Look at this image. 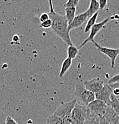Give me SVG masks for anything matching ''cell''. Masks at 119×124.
Masks as SVG:
<instances>
[{
	"mask_svg": "<svg viewBox=\"0 0 119 124\" xmlns=\"http://www.w3.org/2000/svg\"><path fill=\"white\" fill-rule=\"evenodd\" d=\"M6 124H18L17 122L14 119L13 117H11V116H8L6 117Z\"/></svg>",
	"mask_w": 119,
	"mask_h": 124,
	"instance_id": "cell-25",
	"label": "cell"
},
{
	"mask_svg": "<svg viewBox=\"0 0 119 124\" xmlns=\"http://www.w3.org/2000/svg\"><path fill=\"white\" fill-rule=\"evenodd\" d=\"M112 94L114 95H116V97L117 95H119V88H115L113 89V92H112Z\"/></svg>",
	"mask_w": 119,
	"mask_h": 124,
	"instance_id": "cell-28",
	"label": "cell"
},
{
	"mask_svg": "<svg viewBox=\"0 0 119 124\" xmlns=\"http://www.w3.org/2000/svg\"><path fill=\"white\" fill-rule=\"evenodd\" d=\"M113 89L108 84L104 85L101 91L95 94V99L101 100L107 104L108 106H110L111 96L112 94Z\"/></svg>",
	"mask_w": 119,
	"mask_h": 124,
	"instance_id": "cell-9",
	"label": "cell"
},
{
	"mask_svg": "<svg viewBox=\"0 0 119 124\" xmlns=\"http://www.w3.org/2000/svg\"><path fill=\"white\" fill-rule=\"evenodd\" d=\"M50 19V17H49V15L48 13H42L41 15H40L39 20L40 22L41 23L44 22L46 21V20Z\"/></svg>",
	"mask_w": 119,
	"mask_h": 124,
	"instance_id": "cell-23",
	"label": "cell"
},
{
	"mask_svg": "<svg viewBox=\"0 0 119 124\" xmlns=\"http://www.w3.org/2000/svg\"><path fill=\"white\" fill-rule=\"evenodd\" d=\"M83 84L86 90L94 94L101 91L104 86L103 80L99 77L95 78L89 81H84Z\"/></svg>",
	"mask_w": 119,
	"mask_h": 124,
	"instance_id": "cell-8",
	"label": "cell"
},
{
	"mask_svg": "<svg viewBox=\"0 0 119 124\" xmlns=\"http://www.w3.org/2000/svg\"><path fill=\"white\" fill-rule=\"evenodd\" d=\"M89 113L90 111L87 106L77 102L71 115V124H83Z\"/></svg>",
	"mask_w": 119,
	"mask_h": 124,
	"instance_id": "cell-2",
	"label": "cell"
},
{
	"mask_svg": "<svg viewBox=\"0 0 119 124\" xmlns=\"http://www.w3.org/2000/svg\"><path fill=\"white\" fill-rule=\"evenodd\" d=\"M79 3L78 0H69L67 1V3L65 4V8L71 7V8H76Z\"/></svg>",
	"mask_w": 119,
	"mask_h": 124,
	"instance_id": "cell-20",
	"label": "cell"
},
{
	"mask_svg": "<svg viewBox=\"0 0 119 124\" xmlns=\"http://www.w3.org/2000/svg\"><path fill=\"white\" fill-rule=\"evenodd\" d=\"M99 124H110L104 117H99Z\"/></svg>",
	"mask_w": 119,
	"mask_h": 124,
	"instance_id": "cell-27",
	"label": "cell"
},
{
	"mask_svg": "<svg viewBox=\"0 0 119 124\" xmlns=\"http://www.w3.org/2000/svg\"><path fill=\"white\" fill-rule=\"evenodd\" d=\"M75 94L81 103L86 106L96 99L95 94L86 90L83 84V82L81 81H78L76 84Z\"/></svg>",
	"mask_w": 119,
	"mask_h": 124,
	"instance_id": "cell-3",
	"label": "cell"
},
{
	"mask_svg": "<svg viewBox=\"0 0 119 124\" xmlns=\"http://www.w3.org/2000/svg\"><path fill=\"white\" fill-rule=\"evenodd\" d=\"M111 107L116 113L119 116V100L117 98L116 95H114L113 94L111 96Z\"/></svg>",
	"mask_w": 119,
	"mask_h": 124,
	"instance_id": "cell-18",
	"label": "cell"
},
{
	"mask_svg": "<svg viewBox=\"0 0 119 124\" xmlns=\"http://www.w3.org/2000/svg\"><path fill=\"white\" fill-rule=\"evenodd\" d=\"M65 17L69 24L72 22L73 19L76 17V8H65Z\"/></svg>",
	"mask_w": 119,
	"mask_h": 124,
	"instance_id": "cell-15",
	"label": "cell"
},
{
	"mask_svg": "<svg viewBox=\"0 0 119 124\" xmlns=\"http://www.w3.org/2000/svg\"><path fill=\"white\" fill-rule=\"evenodd\" d=\"M50 19L52 22L51 29L56 35L64 41L68 46H72L71 39L69 36V31H68V23L65 16L56 12L54 10L53 2L51 1H49Z\"/></svg>",
	"mask_w": 119,
	"mask_h": 124,
	"instance_id": "cell-1",
	"label": "cell"
},
{
	"mask_svg": "<svg viewBox=\"0 0 119 124\" xmlns=\"http://www.w3.org/2000/svg\"><path fill=\"white\" fill-rule=\"evenodd\" d=\"M92 114L98 117H103L105 115L108 106L101 100L95 99L87 106Z\"/></svg>",
	"mask_w": 119,
	"mask_h": 124,
	"instance_id": "cell-5",
	"label": "cell"
},
{
	"mask_svg": "<svg viewBox=\"0 0 119 124\" xmlns=\"http://www.w3.org/2000/svg\"><path fill=\"white\" fill-rule=\"evenodd\" d=\"M83 124H99V117L92 114L90 112Z\"/></svg>",
	"mask_w": 119,
	"mask_h": 124,
	"instance_id": "cell-19",
	"label": "cell"
},
{
	"mask_svg": "<svg viewBox=\"0 0 119 124\" xmlns=\"http://www.w3.org/2000/svg\"><path fill=\"white\" fill-rule=\"evenodd\" d=\"M107 2H108L107 0H99L98 1V3H99V9L100 10H103L105 7V6H107Z\"/></svg>",
	"mask_w": 119,
	"mask_h": 124,
	"instance_id": "cell-26",
	"label": "cell"
},
{
	"mask_svg": "<svg viewBox=\"0 0 119 124\" xmlns=\"http://www.w3.org/2000/svg\"><path fill=\"white\" fill-rule=\"evenodd\" d=\"M92 42L94 43V44L97 48L98 51L99 52L102 53V54H105L111 60V68H114L115 66V63H116V60L117 59V56L119 55V48H107L102 46L97 43L95 40L92 41Z\"/></svg>",
	"mask_w": 119,
	"mask_h": 124,
	"instance_id": "cell-6",
	"label": "cell"
},
{
	"mask_svg": "<svg viewBox=\"0 0 119 124\" xmlns=\"http://www.w3.org/2000/svg\"><path fill=\"white\" fill-rule=\"evenodd\" d=\"M51 24H52V22L50 19L46 20V21L44 22L41 23L40 24V27L44 29H49V28H51Z\"/></svg>",
	"mask_w": 119,
	"mask_h": 124,
	"instance_id": "cell-22",
	"label": "cell"
},
{
	"mask_svg": "<svg viewBox=\"0 0 119 124\" xmlns=\"http://www.w3.org/2000/svg\"><path fill=\"white\" fill-rule=\"evenodd\" d=\"M78 53H79V50H78V48L76 47L74 45L68 46V49H67L68 59H71V60L74 59Z\"/></svg>",
	"mask_w": 119,
	"mask_h": 124,
	"instance_id": "cell-16",
	"label": "cell"
},
{
	"mask_svg": "<svg viewBox=\"0 0 119 124\" xmlns=\"http://www.w3.org/2000/svg\"><path fill=\"white\" fill-rule=\"evenodd\" d=\"M72 65V60L69 59H66L63 62L62 64L61 69H60V72H59V77L60 78H62L64 75L67 72Z\"/></svg>",
	"mask_w": 119,
	"mask_h": 124,
	"instance_id": "cell-14",
	"label": "cell"
},
{
	"mask_svg": "<svg viewBox=\"0 0 119 124\" xmlns=\"http://www.w3.org/2000/svg\"><path fill=\"white\" fill-rule=\"evenodd\" d=\"M77 99H72L70 101L62 102L54 112V114L70 122L71 115L74 108L77 103Z\"/></svg>",
	"mask_w": 119,
	"mask_h": 124,
	"instance_id": "cell-4",
	"label": "cell"
},
{
	"mask_svg": "<svg viewBox=\"0 0 119 124\" xmlns=\"http://www.w3.org/2000/svg\"><path fill=\"white\" fill-rule=\"evenodd\" d=\"M47 124H71L69 121L56 115L53 113L49 116L47 119Z\"/></svg>",
	"mask_w": 119,
	"mask_h": 124,
	"instance_id": "cell-13",
	"label": "cell"
},
{
	"mask_svg": "<svg viewBox=\"0 0 119 124\" xmlns=\"http://www.w3.org/2000/svg\"><path fill=\"white\" fill-rule=\"evenodd\" d=\"M99 10V3H98V1H96V0H91L90 2L89 7L88 8L87 11H86L87 14L88 19L91 17L95 13H98Z\"/></svg>",
	"mask_w": 119,
	"mask_h": 124,
	"instance_id": "cell-12",
	"label": "cell"
},
{
	"mask_svg": "<svg viewBox=\"0 0 119 124\" xmlns=\"http://www.w3.org/2000/svg\"><path fill=\"white\" fill-rule=\"evenodd\" d=\"M98 12L95 13V15L90 17L89 19L87 24H86V27L85 28V33H87L89 32V31H90L91 28H92L94 26V24L96 23V19L98 18Z\"/></svg>",
	"mask_w": 119,
	"mask_h": 124,
	"instance_id": "cell-17",
	"label": "cell"
},
{
	"mask_svg": "<svg viewBox=\"0 0 119 124\" xmlns=\"http://www.w3.org/2000/svg\"><path fill=\"white\" fill-rule=\"evenodd\" d=\"M11 44L15 45L20 44V38H19V37L17 35H15L12 37V41H11Z\"/></svg>",
	"mask_w": 119,
	"mask_h": 124,
	"instance_id": "cell-24",
	"label": "cell"
},
{
	"mask_svg": "<svg viewBox=\"0 0 119 124\" xmlns=\"http://www.w3.org/2000/svg\"><path fill=\"white\" fill-rule=\"evenodd\" d=\"M103 117L110 124H119V116L110 106H108Z\"/></svg>",
	"mask_w": 119,
	"mask_h": 124,
	"instance_id": "cell-11",
	"label": "cell"
},
{
	"mask_svg": "<svg viewBox=\"0 0 119 124\" xmlns=\"http://www.w3.org/2000/svg\"><path fill=\"white\" fill-rule=\"evenodd\" d=\"M110 20V18H107V19H104L103 21H102L101 22H99L98 23H95L94 24V26L91 28L90 29V33L89 34V37H87L81 44L78 46L79 48H81L82 47H83L85 45L87 44V43H89L90 41H92L94 40V38L96 37L97 34L100 32L102 29H103L105 27V26L107 24V23Z\"/></svg>",
	"mask_w": 119,
	"mask_h": 124,
	"instance_id": "cell-7",
	"label": "cell"
},
{
	"mask_svg": "<svg viewBox=\"0 0 119 124\" xmlns=\"http://www.w3.org/2000/svg\"><path fill=\"white\" fill-rule=\"evenodd\" d=\"M119 83V74H117L110 79L108 81V84L111 85Z\"/></svg>",
	"mask_w": 119,
	"mask_h": 124,
	"instance_id": "cell-21",
	"label": "cell"
},
{
	"mask_svg": "<svg viewBox=\"0 0 119 124\" xmlns=\"http://www.w3.org/2000/svg\"><path fill=\"white\" fill-rule=\"evenodd\" d=\"M88 16L86 11L77 16H76L72 22L68 24V31L70 32V31L72 29L79 28L84 23L86 22Z\"/></svg>",
	"mask_w": 119,
	"mask_h": 124,
	"instance_id": "cell-10",
	"label": "cell"
}]
</instances>
